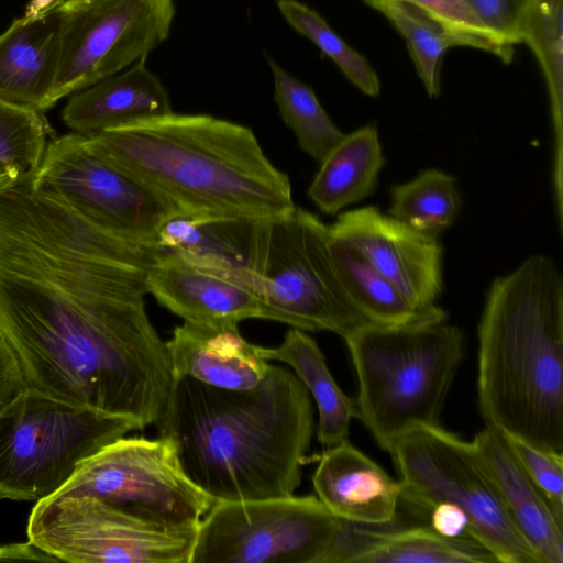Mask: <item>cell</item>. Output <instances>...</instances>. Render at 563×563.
Masks as SVG:
<instances>
[{
    "mask_svg": "<svg viewBox=\"0 0 563 563\" xmlns=\"http://www.w3.org/2000/svg\"><path fill=\"white\" fill-rule=\"evenodd\" d=\"M401 483L399 504L427 522V512L450 504L468 520L472 539L503 563H541L514 526L476 446L438 426L404 433L390 452Z\"/></svg>",
    "mask_w": 563,
    "mask_h": 563,
    "instance_id": "52a82bcc",
    "label": "cell"
},
{
    "mask_svg": "<svg viewBox=\"0 0 563 563\" xmlns=\"http://www.w3.org/2000/svg\"><path fill=\"white\" fill-rule=\"evenodd\" d=\"M266 361L287 364L312 396L319 415V442L333 446L349 439L350 424L357 418L356 401L346 396L332 377L323 353L306 331L291 328L277 347L260 346Z\"/></svg>",
    "mask_w": 563,
    "mask_h": 563,
    "instance_id": "603a6c76",
    "label": "cell"
},
{
    "mask_svg": "<svg viewBox=\"0 0 563 563\" xmlns=\"http://www.w3.org/2000/svg\"><path fill=\"white\" fill-rule=\"evenodd\" d=\"M357 375V418L388 453L407 431L438 426L463 358L461 329L444 321L366 322L344 338Z\"/></svg>",
    "mask_w": 563,
    "mask_h": 563,
    "instance_id": "5b68a950",
    "label": "cell"
},
{
    "mask_svg": "<svg viewBox=\"0 0 563 563\" xmlns=\"http://www.w3.org/2000/svg\"><path fill=\"white\" fill-rule=\"evenodd\" d=\"M427 523L443 537L472 539L465 514L453 505L438 504L430 508L427 512Z\"/></svg>",
    "mask_w": 563,
    "mask_h": 563,
    "instance_id": "e575fe53",
    "label": "cell"
},
{
    "mask_svg": "<svg viewBox=\"0 0 563 563\" xmlns=\"http://www.w3.org/2000/svg\"><path fill=\"white\" fill-rule=\"evenodd\" d=\"M86 136L95 153L187 216L257 219L295 207L288 176L244 125L172 111Z\"/></svg>",
    "mask_w": 563,
    "mask_h": 563,
    "instance_id": "3957f363",
    "label": "cell"
},
{
    "mask_svg": "<svg viewBox=\"0 0 563 563\" xmlns=\"http://www.w3.org/2000/svg\"><path fill=\"white\" fill-rule=\"evenodd\" d=\"M32 180L96 227L148 247H156L157 233L168 220L187 216L146 183L95 153L87 136L77 132L47 143Z\"/></svg>",
    "mask_w": 563,
    "mask_h": 563,
    "instance_id": "30bf717a",
    "label": "cell"
},
{
    "mask_svg": "<svg viewBox=\"0 0 563 563\" xmlns=\"http://www.w3.org/2000/svg\"><path fill=\"white\" fill-rule=\"evenodd\" d=\"M136 429L130 418L26 388L0 412V499L51 497L82 461Z\"/></svg>",
    "mask_w": 563,
    "mask_h": 563,
    "instance_id": "ba28073f",
    "label": "cell"
},
{
    "mask_svg": "<svg viewBox=\"0 0 563 563\" xmlns=\"http://www.w3.org/2000/svg\"><path fill=\"white\" fill-rule=\"evenodd\" d=\"M478 541L446 538L428 523L407 525L396 517L383 525L341 519L319 563H495Z\"/></svg>",
    "mask_w": 563,
    "mask_h": 563,
    "instance_id": "2e32d148",
    "label": "cell"
},
{
    "mask_svg": "<svg viewBox=\"0 0 563 563\" xmlns=\"http://www.w3.org/2000/svg\"><path fill=\"white\" fill-rule=\"evenodd\" d=\"M59 53L47 110L62 98L113 76L169 35L174 0H67L56 11Z\"/></svg>",
    "mask_w": 563,
    "mask_h": 563,
    "instance_id": "4fadbf2b",
    "label": "cell"
},
{
    "mask_svg": "<svg viewBox=\"0 0 563 563\" xmlns=\"http://www.w3.org/2000/svg\"><path fill=\"white\" fill-rule=\"evenodd\" d=\"M53 133L43 112L0 99V170L11 178L33 174Z\"/></svg>",
    "mask_w": 563,
    "mask_h": 563,
    "instance_id": "f1b7e54d",
    "label": "cell"
},
{
    "mask_svg": "<svg viewBox=\"0 0 563 563\" xmlns=\"http://www.w3.org/2000/svg\"><path fill=\"white\" fill-rule=\"evenodd\" d=\"M198 527H170L98 498L56 493L38 500L29 541L57 562L190 563Z\"/></svg>",
    "mask_w": 563,
    "mask_h": 563,
    "instance_id": "9c48e42d",
    "label": "cell"
},
{
    "mask_svg": "<svg viewBox=\"0 0 563 563\" xmlns=\"http://www.w3.org/2000/svg\"><path fill=\"white\" fill-rule=\"evenodd\" d=\"M312 483L317 497L335 517L363 525L391 521L402 489L400 481L349 440L323 452Z\"/></svg>",
    "mask_w": 563,
    "mask_h": 563,
    "instance_id": "e0dca14e",
    "label": "cell"
},
{
    "mask_svg": "<svg viewBox=\"0 0 563 563\" xmlns=\"http://www.w3.org/2000/svg\"><path fill=\"white\" fill-rule=\"evenodd\" d=\"M98 498L139 518L198 527L214 499L186 474L166 437L119 438L82 461L57 492Z\"/></svg>",
    "mask_w": 563,
    "mask_h": 563,
    "instance_id": "8fae6325",
    "label": "cell"
},
{
    "mask_svg": "<svg viewBox=\"0 0 563 563\" xmlns=\"http://www.w3.org/2000/svg\"><path fill=\"white\" fill-rule=\"evenodd\" d=\"M156 426L214 501L244 500L295 494L314 418L297 375L271 364L264 380L245 390L174 378Z\"/></svg>",
    "mask_w": 563,
    "mask_h": 563,
    "instance_id": "7a4b0ae2",
    "label": "cell"
},
{
    "mask_svg": "<svg viewBox=\"0 0 563 563\" xmlns=\"http://www.w3.org/2000/svg\"><path fill=\"white\" fill-rule=\"evenodd\" d=\"M363 1L385 15L404 36L428 95L438 96L443 55L452 46L464 45L462 40L406 0Z\"/></svg>",
    "mask_w": 563,
    "mask_h": 563,
    "instance_id": "4316f807",
    "label": "cell"
},
{
    "mask_svg": "<svg viewBox=\"0 0 563 563\" xmlns=\"http://www.w3.org/2000/svg\"><path fill=\"white\" fill-rule=\"evenodd\" d=\"M165 344L174 378L189 377L220 389L254 388L271 368L260 345L247 342L238 328L184 322Z\"/></svg>",
    "mask_w": 563,
    "mask_h": 563,
    "instance_id": "ac0fdd59",
    "label": "cell"
},
{
    "mask_svg": "<svg viewBox=\"0 0 563 563\" xmlns=\"http://www.w3.org/2000/svg\"><path fill=\"white\" fill-rule=\"evenodd\" d=\"M384 165L377 129L360 128L344 134L320 162L308 197L322 212L335 214L375 191Z\"/></svg>",
    "mask_w": 563,
    "mask_h": 563,
    "instance_id": "7402d4cb",
    "label": "cell"
},
{
    "mask_svg": "<svg viewBox=\"0 0 563 563\" xmlns=\"http://www.w3.org/2000/svg\"><path fill=\"white\" fill-rule=\"evenodd\" d=\"M245 266L263 305V319L342 338L367 320L346 295L329 247V229L299 207L251 219Z\"/></svg>",
    "mask_w": 563,
    "mask_h": 563,
    "instance_id": "8992f818",
    "label": "cell"
},
{
    "mask_svg": "<svg viewBox=\"0 0 563 563\" xmlns=\"http://www.w3.org/2000/svg\"><path fill=\"white\" fill-rule=\"evenodd\" d=\"M147 294L184 322L238 328L263 319V305L247 269L212 264L163 251L145 271Z\"/></svg>",
    "mask_w": 563,
    "mask_h": 563,
    "instance_id": "9a60e30c",
    "label": "cell"
},
{
    "mask_svg": "<svg viewBox=\"0 0 563 563\" xmlns=\"http://www.w3.org/2000/svg\"><path fill=\"white\" fill-rule=\"evenodd\" d=\"M274 80V99L301 150L319 163L344 133L333 123L313 90L268 59Z\"/></svg>",
    "mask_w": 563,
    "mask_h": 563,
    "instance_id": "83f0119b",
    "label": "cell"
},
{
    "mask_svg": "<svg viewBox=\"0 0 563 563\" xmlns=\"http://www.w3.org/2000/svg\"><path fill=\"white\" fill-rule=\"evenodd\" d=\"M287 23L329 56L363 93L379 95V79L367 60L350 47L316 11L298 0H277Z\"/></svg>",
    "mask_w": 563,
    "mask_h": 563,
    "instance_id": "f546056e",
    "label": "cell"
},
{
    "mask_svg": "<svg viewBox=\"0 0 563 563\" xmlns=\"http://www.w3.org/2000/svg\"><path fill=\"white\" fill-rule=\"evenodd\" d=\"M159 253L96 227L32 175L0 185V336L29 389L157 423L174 383L144 301Z\"/></svg>",
    "mask_w": 563,
    "mask_h": 563,
    "instance_id": "6da1fadb",
    "label": "cell"
},
{
    "mask_svg": "<svg viewBox=\"0 0 563 563\" xmlns=\"http://www.w3.org/2000/svg\"><path fill=\"white\" fill-rule=\"evenodd\" d=\"M486 426L563 454V279L544 254L494 279L478 323Z\"/></svg>",
    "mask_w": 563,
    "mask_h": 563,
    "instance_id": "277c9868",
    "label": "cell"
},
{
    "mask_svg": "<svg viewBox=\"0 0 563 563\" xmlns=\"http://www.w3.org/2000/svg\"><path fill=\"white\" fill-rule=\"evenodd\" d=\"M340 521L314 495L214 501L190 563H319Z\"/></svg>",
    "mask_w": 563,
    "mask_h": 563,
    "instance_id": "7c38bea8",
    "label": "cell"
},
{
    "mask_svg": "<svg viewBox=\"0 0 563 563\" xmlns=\"http://www.w3.org/2000/svg\"><path fill=\"white\" fill-rule=\"evenodd\" d=\"M473 443L497 485L514 526L541 563H563V522L514 457L500 432L486 426Z\"/></svg>",
    "mask_w": 563,
    "mask_h": 563,
    "instance_id": "ffe728a7",
    "label": "cell"
},
{
    "mask_svg": "<svg viewBox=\"0 0 563 563\" xmlns=\"http://www.w3.org/2000/svg\"><path fill=\"white\" fill-rule=\"evenodd\" d=\"M9 179H12L8 174L0 170V185L8 181Z\"/></svg>",
    "mask_w": 563,
    "mask_h": 563,
    "instance_id": "8d00e7d4",
    "label": "cell"
},
{
    "mask_svg": "<svg viewBox=\"0 0 563 563\" xmlns=\"http://www.w3.org/2000/svg\"><path fill=\"white\" fill-rule=\"evenodd\" d=\"M59 53L58 18L15 19L0 35V99L47 110Z\"/></svg>",
    "mask_w": 563,
    "mask_h": 563,
    "instance_id": "44dd1931",
    "label": "cell"
},
{
    "mask_svg": "<svg viewBox=\"0 0 563 563\" xmlns=\"http://www.w3.org/2000/svg\"><path fill=\"white\" fill-rule=\"evenodd\" d=\"M460 210L456 178L428 168L413 179L390 188L387 214L419 232L439 238L454 223Z\"/></svg>",
    "mask_w": 563,
    "mask_h": 563,
    "instance_id": "484cf974",
    "label": "cell"
},
{
    "mask_svg": "<svg viewBox=\"0 0 563 563\" xmlns=\"http://www.w3.org/2000/svg\"><path fill=\"white\" fill-rule=\"evenodd\" d=\"M422 9L446 30L460 37L464 46L483 49L510 63L514 46L506 44L477 16L466 0H406Z\"/></svg>",
    "mask_w": 563,
    "mask_h": 563,
    "instance_id": "4dcf8cb0",
    "label": "cell"
},
{
    "mask_svg": "<svg viewBox=\"0 0 563 563\" xmlns=\"http://www.w3.org/2000/svg\"><path fill=\"white\" fill-rule=\"evenodd\" d=\"M26 388L18 360L0 336V412Z\"/></svg>",
    "mask_w": 563,
    "mask_h": 563,
    "instance_id": "836d02e7",
    "label": "cell"
},
{
    "mask_svg": "<svg viewBox=\"0 0 563 563\" xmlns=\"http://www.w3.org/2000/svg\"><path fill=\"white\" fill-rule=\"evenodd\" d=\"M2 561L57 562L54 558L40 550L30 541L0 544V562Z\"/></svg>",
    "mask_w": 563,
    "mask_h": 563,
    "instance_id": "d590c367",
    "label": "cell"
},
{
    "mask_svg": "<svg viewBox=\"0 0 563 563\" xmlns=\"http://www.w3.org/2000/svg\"><path fill=\"white\" fill-rule=\"evenodd\" d=\"M500 434L514 457L550 504L556 518L563 522V454L537 449L504 432Z\"/></svg>",
    "mask_w": 563,
    "mask_h": 563,
    "instance_id": "1f68e13d",
    "label": "cell"
},
{
    "mask_svg": "<svg viewBox=\"0 0 563 563\" xmlns=\"http://www.w3.org/2000/svg\"><path fill=\"white\" fill-rule=\"evenodd\" d=\"M330 238L357 251L412 303L430 308L443 290V250L439 238L366 206L341 213Z\"/></svg>",
    "mask_w": 563,
    "mask_h": 563,
    "instance_id": "5bb4252c",
    "label": "cell"
},
{
    "mask_svg": "<svg viewBox=\"0 0 563 563\" xmlns=\"http://www.w3.org/2000/svg\"><path fill=\"white\" fill-rule=\"evenodd\" d=\"M563 0H530L521 19L519 42L536 55L543 71L554 133L552 187L558 225H563Z\"/></svg>",
    "mask_w": 563,
    "mask_h": 563,
    "instance_id": "d4e9b609",
    "label": "cell"
},
{
    "mask_svg": "<svg viewBox=\"0 0 563 563\" xmlns=\"http://www.w3.org/2000/svg\"><path fill=\"white\" fill-rule=\"evenodd\" d=\"M145 62L74 92L62 112L64 123L74 132L92 135L172 112L166 89Z\"/></svg>",
    "mask_w": 563,
    "mask_h": 563,
    "instance_id": "d6986e66",
    "label": "cell"
},
{
    "mask_svg": "<svg viewBox=\"0 0 563 563\" xmlns=\"http://www.w3.org/2000/svg\"><path fill=\"white\" fill-rule=\"evenodd\" d=\"M329 247L346 295L367 322L407 325L448 319L446 311L438 305L420 308L412 303L353 247L330 235Z\"/></svg>",
    "mask_w": 563,
    "mask_h": 563,
    "instance_id": "cb8c5ba5",
    "label": "cell"
},
{
    "mask_svg": "<svg viewBox=\"0 0 563 563\" xmlns=\"http://www.w3.org/2000/svg\"><path fill=\"white\" fill-rule=\"evenodd\" d=\"M481 21L506 44H519L521 19L530 0H466Z\"/></svg>",
    "mask_w": 563,
    "mask_h": 563,
    "instance_id": "d6a6232c",
    "label": "cell"
}]
</instances>
